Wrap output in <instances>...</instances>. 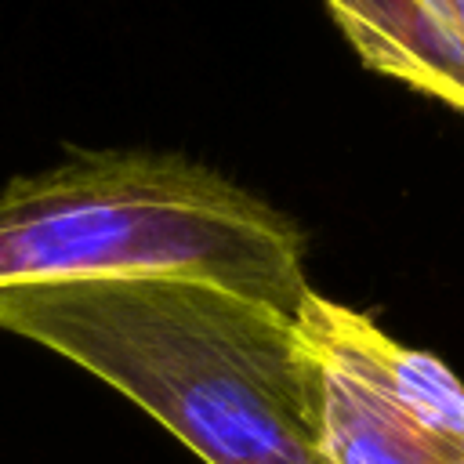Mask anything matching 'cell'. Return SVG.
<instances>
[{
  "label": "cell",
  "instance_id": "5b68a950",
  "mask_svg": "<svg viewBox=\"0 0 464 464\" xmlns=\"http://www.w3.org/2000/svg\"><path fill=\"white\" fill-rule=\"evenodd\" d=\"M450 25H453V33L460 36V44H464V0H428Z\"/></svg>",
  "mask_w": 464,
  "mask_h": 464
},
{
  "label": "cell",
  "instance_id": "3957f363",
  "mask_svg": "<svg viewBox=\"0 0 464 464\" xmlns=\"http://www.w3.org/2000/svg\"><path fill=\"white\" fill-rule=\"evenodd\" d=\"M297 330L319 366L323 464H464V384L446 362L319 290Z\"/></svg>",
  "mask_w": 464,
  "mask_h": 464
},
{
  "label": "cell",
  "instance_id": "7a4b0ae2",
  "mask_svg": "<svg viewBox=\"0 0 464 464\" xmlns=\"http://www.w3.org/2000/svg\"><path fill=\"white\" fill-rule=\"evenodd\" d=\"M304 246L290 214L181 152L69 149L0 188V290L174 272L297 315Z\"/></svg>",
  "mask_w": 464,
  "mask_h": 464
},
{
  "label": "cell",
  "instance_id": "277c9868",
  "mask_svg": "<svg viewBox=\"0 0 464 464\" xmlns=\"http://www.w3.org/2000/svg\"><path fill=\"white\" fill-rule=\"evenodd\" d=\"M359 62L464 116V44L428 0H326Z\"/></svg>",
  "mask_w": 464,
  "mask_h": 464
},
{
  "label": "cell",
  "instance_id": "6da1fadb",
  "mask_svg": "<svg viewBox=\"0 0 464 464\" xmlns=\"http://www.w3.org/2000/svg\"><path fill=\"white\" fill-rule=\"evenodd\" d=\"M0 330L94 373L203 464H323L315 355L257 297L174 272L29 283L0 290Z\"/></svg>",
  "mask_w": 464,
  "mask_h": 464
}]
</instances>
